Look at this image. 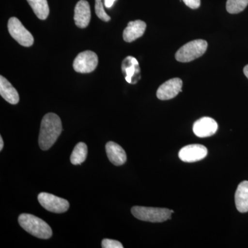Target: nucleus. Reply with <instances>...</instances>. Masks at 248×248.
Instances as JSON below:
<instances>
[{"label": "nucleus", "mask_w": 248, "mask_h": 248, "mask_svg": "<svg viewBox=\"0 0 248 248\" xmlns=\"http://www.w3.org/2000/svg\"><path fill=\"white\" fill-rule=\"evenodd\" d=\"M218 124L210 117H202L194 124L193 132L199 138H208L217 133Z\"/></svg>", "instance_id": "obj_11"}, {"label": "nucleus", "mask_w": 248, "mask_h": 248, "mask_svg": "<svg viewBox=\"0 0 248 248\" xmlns=\"http://www.w3.org/2000/svg\"><path fill=\"white\" fill-rule=\"evenodd\" d=\"M103 248H123V245L116 240L104 239L102 242Z\"/></svg>", "instance_id": "obj_21"}, {"label": "nucleus", "mask_w": 248, "mask_h": 248, "mask_svg": "<svg viewBox=\"0 0 248 248\" xmlns=\"http://www.w3.org/2000/svg\"><path fill=\"white\" fill-rule=\"evenodd\" d=\"M171 213H172V214L174 213V211H173V210H171Z\"/></svg>", "instance_id": "obj_26"}, {"label": "nucleus", "mask_w": 248, "mask_h": 248, "mask_svg": "<svg viewBox=\"0 0 248 248\" xmlns=\"http://www.w3.org/2000/svg\"><path fill=\"white\" fill-rule=\"evenodd\" d=\"M248 5V0H228L226 3L227 11L231 14L242 12Z\"/></svg>", "instance_id": "obj_19"}, {"label": "nucleus", "mask_w": 248, "mask_h": 248, "mask_svg": "<svg viewBox=\"0 0 248 248\" xmlns=\"http://www.w3.org/2000/svg\"><path fill=\"white\" fill-rule=\"evenodd\" d=\"M62 131V121L56 114H46L41 122L39 145L41 149L47 151L53 146Z\"/></svg>", "instance_id": "obj_1"}, {"label": "nucleus", "mask_w": 248, "mask_h": 248, "mask_svg": "<svg viewBox=\"0 0 248 248\" xmlns=\"http://www.w3.org/2000/svg\"><path fill=\"white\" fill-rule=\"evenodd\" d=\"M34 14L42 20H45L49 15V7L47 0H27Z\"/></svg>", "instance_id": "obj_17"}, {"label": "nucleus", "mask_w": 248, "mask_h": 248, "mask_svg": "<svg viewBox=\"0 0 248 248\" xmlns=\"http://www.w3.org/2000/svg\"><path fill=\"white\" fill-rule=\"evenodd\" d=\"M98 65L97 54L91 50L80 53L73 62V68L79 73H90L94 71Z\"/></svg>", "instance_id": "obj_7"}, {"label": "nucleus", "mask_w": 248, "mask_h": 248, "mask_svg": "<svg viewBox=\"0 0 248 248\" xmlns=\"http://www.w3.org/2000/svg\"><path fill=\"white\" fill-rule=\"evenodd\" d=\"M186 6L192 9H197L200 7L201 0H183Z\"/></svg>", "instance_id": "obj_22"}, {"label": "nucleus", "mask_w": 248, "mask_h": 248, "mask_svg": "<svg viewBox=\"0 0 248 248\" xmlns=\"http://www.w3.org/2000/svg\"><path fill=\"white\" fill-rule=\"evenodd\" d=\"M104 5V0H95V14L104 22H109L110 17L106 13Z\"/></svg>", "instance_id": "obj_20"}, {"label": "nucleus", "mask_w": 248, "mask_h": 248, "mask_svg": "<svg viewBox=\"0 0 248 248\" xmlns=\"http://www.w3.org/2000/svg\"><path fill=\"white\" fill-rule=\"evenodd\" d=\"M24 231L39 239H48L53 235L51 228L45 221L30 214H22L18 218Z\"/></svg>", "instance_id": "obj_2"}, {"label": "nucleus", "mask_w": 248, "mask_h": 248, "mask_svg": "<svg viewBox=\"0 0 248 248\" xmlns=\"http://www.w3.org/2000/svg\"><path fill=\"white\" fill-rule=\"evenodd\" d=\"M122 73L127 82L136 84L141 79V69L136 58L132 56L126 57L122 64Z\"/></svg>", "instance_id": "obj_9"}, {"label": "nucleus", "mask_w": 248, "mask_h": 248, "mask_svg": "<svg viewBox=\"0 0 248 248\" xmlns=\"http://www.w3.org/2000/svg\"><path fill=\"white\" fill-rule=\"evenodd\" d=\"M235 204L240 213L248 212V182H241L235 193Z\"/></svg>", "instance_id": "obj_16"}, {"label": "nucleus", "mask_w": 248, "mask_h": 248, "mask_svg": "<svg viewBox=\"0 0 248 248\" xmlns=\"http://www.w3.org/2000/svg\"><path fill=\"white\" fill-rule=\"evenodd\" d=\"M182 79L179 78H172L159 86L156 91V97L160 100L173 99L179 93L182 92Z\"/></svg>", "instance_id": "obj_10"}, {"label": "nucleus", "mask_w": 248, "mask_h": 248, "mask_svg": "<svg viewBox=\"0 0 248 248\" xmlns=\"http://www.w3.org/2000/svg\"><path fill=\"white\" fill-rule=\"evenodd\" d=\"M91 19V8L86 0H80L75 9L74 20L77 27L84 29L89 26Z\"/></svg>", "instance_id": "obj_12"}, {"label": "nucleus", "mask_w": 248, "mask_h": 248, "mask_svg": "<svg viewBox=\"0 0 248 248\" xmlns=\"http://www.w3.org/2000/svg\"><path fill=\"white\" fill-rule=\"evenodd\" d=\"M88 154V148L84 142H80L75 147L71 155V161L73 165L82 164L86 160Z\"/></svg>", "instance_id": "obj_18"}, {"label": "nucleus", "mask_w": 248, "mask_h": 248, "mask_svg": "<svg viewBox=\"0 0 248 248\" xmlns=\"http://www.w3.org/2000/svg\"><path fill=\"white\" fill-rule=\"evenodd\" d=\"M8 29L11 37L17 41L19 45L30 47L33 45L34 38L32 34L23 26L17 17L10 18L8 22Z\"/></svg>", "instance_id": "obj_5"}, {"label": "nucleus", "mask_w": 248, "mask_h": 248, "mask_svg": "<svg viewBox=\"0 0 248 248\" xmlns=\"http://www.w3.org/2000/svg\"><path fill=\"white\" fill-rule=\"evenodd\" d=\"M116 0H104V4L108 9H110L113 6Z\"/></svg>", "instance_id": "obj_23"}, {"label": "nucleus", "mask_w": 248, "mask_h": 248, "mask_svg": "<svg viewBox=\"0 0 248 248\" xmlns=\"http://www.w3.org/2000/svg\"><path fill=\"white\" fill-rule=\"evenodd\" d=\"M131 213L135 218L143 221L161 223L170 219L171 210L166 208H149V207L134 206Z\"/></svg>", "instance_id": "obj_3"}, {"label": "nucleus", "mask_w": 248, "mask_h": 248, "mask_svg": "<svg viewBox=\"0 0 248 248\" xmlns=\"http://www.w3.org/2000/svg\"><path fill=\"white\" fill-rule=\"evenodd\" d=\"M3 147H4V141L1 137H0V151H2Z\"/></svg>", "instance_id": "obj_24"}, {"label": "nucleus", "mask_w": 248, "mask_h": 248, "mask_svg": "<svg viewBox=\"0 0 248 248\" xmlns=\"http://www.w3.org/2000/svg\"><path fill=\"white\" fill-rule=\"evenodd\" d=\"M146 29V24L141 20L133 21L128 24L127 27L124 29L123 37L126 42H132L140 38Z\"/></svg>", "instance_id": "obj_13"}, {"label": "nucleus", "mask_w": 248, "mask_h": 248, "mask_svg": "<svg viewBox=\"0 0 248 248\" xmlns=\"http://www.w3.org/2000/svg\"><path fill=\"white\" fill-rule=\"evenodd\" d=\"M208 43L203 40H196L183 46L176 53L178 62H190L200 58L206 51Z\"/></svg>", "instance_id": "obj_4"}, {"label": "nucleus", "mask_w": 248, "mask_h": 248, "mask_svg": "<svg viewBox=\"0 0 248 248\" xmlns=\"http://www.w3.org/2000/svg\"><path fill=\"white\" fill-rule=\"evenodd\" d=\"M0 94L9 104H17L19 102V96L17 91L2 76H0Z\"/></svg>", "instance_id": "obj_15"}, {"label": "nucleus", "mask_w": 248, "mask_h": 248, "mask_svg": "<svg viewBox=\"0 0 248 248\" xmlns=\"http://www.w3.org/2000/svg\"><path fill=\"white\" fill-rule=\"evenodd\" d=\"M37 199L41 205L51 213H63L69 208L70 204L68 201L52 194L42 192L39 194Z\"/></svg>", "instance_id": "obj_6"}, {"label": "nucleus", "mask_w": 248, "mask_h": 248, "mask_svg": "<svg viewBox=\"0 0 248 248\" xmlns=\"http://www.w3.org/2000/svg\"><path fill=\"white\" fill-rule=\"evenodd\" d=\"M244 73L245 74V76H246V78L248 79V65L247 66H245L244 69Z\"/></svg>", "instance_id": "obj_25"}, {"label": "nucleus", "mask_w": 248, "mask_h": 248, "mask_svg": "<svg viewBox=\"0 0 248 248\" xmlns=\"http://www.w3.org/2000/svg\"><path fill=\"white\" fill-rule=\"evenodd\" d=\"M106 151L108 159L115 166H122L126 161L127 156L125 151L115 142H108L106 145Z\"/></svg>", "instance_id": "obj_14"}, {"label": "nucleus", "mask_w": 248, "mask_h": 248, "mask_svg": "<svg viewBox=\"0 0 248 248\" xmlns=\"http://www.w3.org/2000/svg\"><path fill=\"white\" fill-rule=\"evenodd\" d=\"M208 155V149L203 145L192 144L184 146L179 153V159L184 162L193 163L203 159Z\"/></svg>", "instance_id": "obj_8"}]
</instances>
